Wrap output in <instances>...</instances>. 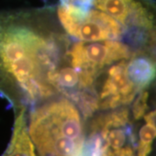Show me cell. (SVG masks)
<instances>
[{"label":"cell","mask_w":156,"mask_h":156,"mask_svg":"<svg viewBox=\"0 0 156 156\" xmlns=\"http://www.w3.org/2000/svg\"><path fill=\"white\" fill-rule=\"evenodd\" d=\"M40 23L31 13L0 12V93L9 100L20 92L34 103L57 91L69 41Z\"/></svg>","instance_id":"obj_1"},{"label":"cell","mask_w":156,"mask_h":156,"mask_svg":"<svg viewBox=\"0 0 156 156\" xmlns=\"http://www.w3.org/2000/svg\"><path fill=\"white\" fill-rule=\"evenodd\" d=\"M29 134L39 156H80L85 140L80 114L68 99L52 101L31 112Z\"/></svg>","instance_id":"obj_2"},{"label":"cell","mask_w":156,"mask_h":156,"mask_svg":"<svg viewBox=\"0 0 156 156\" xmlns=\"http://www.w3.org/2000/svg\"><path fill=\"white\" fill-rule=\"evenodd\" d=\"M57 17L69 36L83 42L117 41L124 32L121 23L100 11L60 5Z\"/></svg>","instance_id":"obj_3"},{"label":"cell","mask_w":156,"mask_h":156,"mask_svg":"<svg viewBox=\"0 0 156 156\" xmlns=\"http://www.w3.org/2000/svg\"><path fill=\"white\" fill-rule=\"evenodd\" d=\"M132 56L128 45L117 41H106L101 44H84L76 43L67 51L68 60L72 67L97 76L101 69Z\"/></svg>","instance_id":"obj_4"},{"label":"cell","mask_w":156,"mask_h":156,"mask_svg":"<svg viewBox=\"0 0 156 156\" xmlns=\"http://www.w3.org/2000/svg\"><path fill=\"white\" fill-rule=\"evenodd\" d=\"M94 6L128 28L144 32L154 27L152 7L147 0H95Z\"/></svg>","instance_id":"obj_5"},{"label":"cell","mask_w":156,"mask_h":156,"mask_svg":"<svg viewBox=\"0 0 156 156\" xmlns=\"http://www.w3.org/2000/svg\"><path fill=\"white\" fill-rule=\"evenodd\" d=\"M138 91L129 81L125 71V61L113 65L102 86L99 99V108L102 109L116 108L129 104Z\"/></svg>","instance_id":"obj_6"},{"label":"cell","mask_w":156,"mask_h":156,"mask_svg":"<svg viewBox=\"0 0 156 156\" xmlns=\"http://www.w3.org/2000/svg\"><path fill=\"white\" fill-rule=\"evenodd\" d=\"M125 71L129 81L137 91H141L148 87L155 78V63L152 57L136 56L127 62Z\"/></svg>","instance_id":"obj_7"},{"label":"cell","mask_w":156,"mask_h":156,"mask_svg":"<svg viewBox=\"0 0 156 156\" xmlns=\"http://www.w3.org/2000/svg\"><path fill=\"white\" fill-rule=\"evenodd\" d=\"M3 156H37L35 146L28 134L25 108H21L16 118L11 142Z\"/></svg>","instance_id":"obj_8"},{"label":"cell","mask_w":156,"mask_h":156,"mask_svg":"<svg viewBox=\"0 0 156 156\" xmlns=\"http://www.w3.org/2000/svg\"><path fill=\"white\" fill-rule=\"evenodd\" d=\"M105 143L101 135L97 131H91L89 137L84 140L80 156H103Z\"/></svg>","instance_id":"obj_9"},{"label":"cell","mask_w":156,"mask_h":156,"mask_svg":"<svg viewBox=\"0 0 156 156\" xmlns=\"http://www.w3.org/2000/svg\"><path fill=\"white\" fill-rule=\"evenodd\" d=\"M148 99V93L147 91L141 90L140 92L138 97L135 99L133 108H132V113L133 116L135 120H139L141 117L145 115L146 110H147V101Z\"/></svg>","instance_id":"obj_10"},{"label":"cell","mask_w":156,"mask_h":156,"mask_svg":"<svg viewBox=\"0 0 156 156\" xmlns=\"http://www.w3.org/2000/svg\"><path fill=\"white\" fill-rule=\"evenodd\" d=\"M156 128L155 125L147 123L140 129L139 137L140 141L145 143H152L155 138Z\"/></svg>","instance_id":"obj_11"},{"label":"cell","mask_w":156,"mask_h":156,"mask_svg":"<svg viewBox=\"0 0 156 156\" xmlns=\"http://www.w3.org/2000/svg\"><path fill=\"white\" fill-rule=\"evenodd\" d=\"M95 0H60V5L69 6L81 10H90Z\"/></svg>","instance_id":"obj_12"},{"label":"cell","mask_w":156,"mask_h":156,"mask_svg":"<svg viewBox=\"0 0 156 156\" xmlns=\"http://www.w3.org/2000/svg\"><path fill=\"white\" fill-rule=\"evenodd\" d=\"M152 152V143L140 141L137 147V156H148Z\"/></svg>","instance_id":"obj_13"},{"label":"cell","mask_w":156,"mask_h":156,"mask_svg":"<svg viewBox=\"0 0 156 156\" xmlns=\"http://www.w3.org/2000/svg\"><path fill=\"white\" fill-rule=\"evenodd\" d=\"M144 119L147 123L155 125V111H152L148 113L147 115H144Z\"/></svg>","instance_id":"obj_14"},{"label":"cell","mask_w":156,"mask_h":156,"mask_svg":"<svg viewBox=\"0 0 156 156\" xmlns=\"http://www.w3.org/2000/svg\"><path fill=\"white\" fill-rule=\"evenodd\" d=\"M103 156H116L113 152H112L108 147H107L106 145H105V150H104V153H103Z\"/></svg>","instance_id":"obj_15"}]
</instances>
